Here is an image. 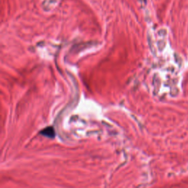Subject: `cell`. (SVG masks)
I'll use <instances>...</instances> for the list:
<instances>
[{
  "label": "cell",
  "instance_id": "6da1fadb",
  "mask_svg": "<svg viewBox=\"0 0 188 188\" xmlns=\"http://www.w3.org/2000/svg\"><path fill=\"white\" fill-rule=\"evenodd\" d=\"M40 133H41L43 135H44L45 137H50V138H53V137H54V134H55L54 128L52 127H47V128L44 129L40 131Z\"/></svg>",
  "mask_w": 188,
  "mask_h": 188
}]
</instances>
